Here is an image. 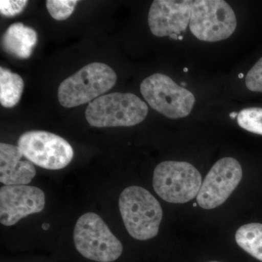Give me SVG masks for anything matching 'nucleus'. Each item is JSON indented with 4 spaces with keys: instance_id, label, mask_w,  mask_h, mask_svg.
Instances as JSON below:
<instances>
[{
    "instance_id": "b1692460",
    "label": "nucleus",
    "mask_w": 262,
    "mask_h": 262,
    "mask_svg": "<svg viewBox=\"0 0 262 262\" xmlns=\"http://www.w3.org/2000/svg\"><path fill=\"white\" fill-rule=\"evenodd\" d=\"M210 262H219V261H210Z\"/></svg>"
},
{
    "instance_id": "a211bd4d",
    "label": "nucleus",
    "mask_w": 262,
    "mask_h": 262,
    "mask_svg": "<svg viewBox=\"0 0 262 262\" xmlns=\"http://www.w3.org/2000/svg\"><path fill=\"white\" fill-rule=\"evenodd\" d=\"M246 84L250 91L262 93V57L248 72Z\"/></svg>"
},
{
    "instance_id": "20e7f679",
    "label": "nucleus",
    "mask_w": 262,
    "mask_h": 262,
    "mask_svg": "<svg viewBox=\"0 0 262 262\" xmlns=\"http://www.w3.org/2000/svg\"><path fill=\"white\" fill-rule=\"evenodd\" d=\"M75 247L86 258L98 262L115 261L121 256L122 245L99 215H81L74 229Z\"/></svg>"
},
{
    "instance_id": "423d86ee",
    "label": "nucleus",
    "mask_w": 262,
    "mask_h": 262,
    "mask_svg": "<svg viewBox=\"0 0 262 262\" xmlns=\"http://www.w3.org/2000/svg\"><path fill=\"white\" fill-rule=\"evenodd\" d=\"M140 90L151 108L170 119L187 117L195 102L190 91L163 74H154L146 78L141 82Z\"/></svg>"
},
{
    "instance_id": "39448f33",
    "label": "nucleus",
    "mask_w": 262,
    "mask_h": 262,
    "mask_svg": "<svg viewBox=\"0 0 262 262\" xmlns=\"http://www.w3.org/2000/svg\"><path fill=\"white\" fill-rule=\"evenodd\" d=\"M201 173L187 162L165 161L155 169L153 187L163 201L188 203L198 196L202 185Z\"/></svg>"
},
{
    "instance_id": "0eeeda50",
    "label": "nucleus",
    "mask_w": 262,
    "mask_h": 262,
    "mask_svg": "<svg viewBox=\"0 0 262 262\" xmlns=\"http://www.w3.org/2000/svg\"><path fill=\"white\" fill-rule=\"evenodd\" d=\"M237 27V19L228 3L223 0L193 1L191 32L205 42H218L230 37Z\"/></svg>"
},
{
    "instance_id": "6ab92c4d",
    "label": "nucleus",
    "mask_w": 262,
    "mask_h": 262,
    "mask_svg": "<svg viewBox=\"0 0 262 262\" xmlns=\"http://www.w3.org/2000/svg\"><path fill=\"white\" fill-rule=\"evenodd\" d=\"M28 1L26 0H1L0 1V12L6 17H13L21 13L27 5Z\"/></svg>"
},
{
    "instance_id": "aec40b11",
    "label": "nucleus",
    "mask_w": 262,
    "mask_h": 262,
    "mask_svg": "<svg viewBox=\"0 0 262 262\" xmlns=\"http://www.w3.org/2000/svg\"><path fill=\"white\" fill-rule=\"evenodd\" d=\"M229 116L232 117V118H236L237 116H238V113H230V115H229Z\"/></svg>"
},
{
    "instance_id": "9d476101",
    "label": "nucleus",
    "mask_w": 262,
    "mask_h": 262,
    "mask_svg": "<svg viewBox=\"0 0 262 262\" xmlns=\"http://www.w3.org/2000/svg\"><path fill=\"white\" fill-rule=\"evenodd\" d=\"M42 189L28 185L3 186L0 189V222L10 227L18 221L44 209Z\"/></svg>"
},
{
    "instance_id": "dca6fc26",
    "label": "nucleus",
    "mask_w": 262,
    "mask_h": 262,
    "mask_svg": "<svg viewBox=\"0 0 262 262\" xmlns=\"http://www.w3.org/2000/svg\"><path fill=\"white\" fill-rule=\"evenodd\" d=\"M237 123L245 130L262 135V108H247L238 113Z\"/></svg>"
},
{
    "instance_id": "412c9836",
    "label": "nucleus",
    "mask_w": 262,
    "mask_h": 262,
    "mask_svg": "<svg viewBox=\"0 0 262 262\" xmlns=\"http://www.w3.org/2000/svg\"><path fill=\"white\" fill-rule=\"evenodd\" d=\"M179 40H182L183 37L182 35L179 36Z\"/></svg>"
},
{
    "instance_id": "9b49d317",
    "label": "nucleus",
    "mask_w": 262,
    "mask_h": 262,
    "mask_svg": "<svg viewBox=\"0 0 262 262\" xmlns=\"http://www.w3.org/2000/svg\"><path fill=\"white\" fill-rule=\"evenodd\" d=\"M193 1L156 0L150 7L148 24L157 37L181 35L190 22Z\"/></svg>"
},
{
    "instance_id": "4468645a",
    "label": "nucleus",
    "mask_w": 262,
    "mask_h": 262,
    "mask_svg": "<svg viewBox=\"0 0 262 262\" xmlns=\"http://www.w3.org/2000/svg\"><path fill=\"white\" fill-rule=\"evenodd\" d=\"M23 79L8 69L0 68V103L5 108H12L19 102L23 93Z\"/></svg>"
},
{
    "instance_id": "f257e3e1",
    "label": "nucleus",
    "mask_w": 262,
    "mask_h": 262,
    "mask_svg": "<svg viewBox=\"0 0 262 262\" xmlns=\"http://www.w3.org/2000/svg\"><path fill=\"white\" fill-rule=\"evenodd\" d=\"M119 208L124 225L131 237L147 241L158 235L163 219V210L152 194L139 186L122 191Z\"/></svg>"
},
{
    "instance_id": "7ed1b4c3",
    "label": "nucleus",
    "mask_w": 262,
    "mask_h": 262,
    "mask_svg": "<svg viewBox=\"0 0 262 262\" xmlns=\"http://www.w3.org/2000/svg\"><path fill=\"white\" fill-rule=\"evenodd\" d=\"M116 82V73L111 67L94 62L61 82L58 88V101L67 108L80 106L107 92Z\"/></svg>"
},
{
    "instance_id": "2eb2a0df",
    "label": "nucleus",
    "mask_w": 262,
    "mask_h": 262,
    "mask_svg": "<svg viewBox=\"0 0 262 262\" xmlns=\"http://www.w3.org/2000/svg\"><path fill=\"white\" fill-rule=\"evenodd\" d=\"M237 245L248 253L262 261V225L248 224L237 229L235 234Z\"/></svg>"
},
{
    "instance_id": "f8f14e48",
    "label": "nucleus",
    "mask_w": 262,
    "mask_h": 262,
    "mask_svg": "<svg viewBox=\"0 0 262 262\" xmlns=\"http://www.w3.org/2000/svg\"><path fill=\"white\" fill-rule=\"evenodd\" d=\"M18 146L0 144V182L5 186L27 185L36 176L34 164Z\"/></svg>"
},
{
    "instance_id": "5701e85b",
    "label": "nucleus",
    "mask_w": 262,
    "mask_h": 262,
    "mask_svg": "<svg viewBox=\"0 0 262 262\" xmlns=\"http://www.w3.org/2000/svg\"><path fill=\"white\" fill-rule=\"evenodd\" d=\"M184 72H187L188 69L187 68H185V69H184Z\"/></svg>"
},
{
    "instance_id": "4be33fe9",
    "label": "nucleus",
    "mask_w": 262,
    "mask_h": 262,
    "mask_svg": "<svg viewBox=\"0 0 262 262\" xmlns=\"http://www.w3.org/2000/svg\"><path fill=\"white\" fill-rule=\"evenodd\" d=\"M243 77H244V75H243V74H241V75H239V78H242Z\"/></svg>"
},
{
    "instance_id": "1a4fd4ad",
    "label": "nucleus",
    "mask_w": 262,
    "mask_h": 262,
    "mask_svg": "<svg viewBox=\"0 0 262 262\" xmlns=\"http://www.w3.org/2000/svg\"><path fill=\"white\" fill-rule=\"evenodd\" d=\"M243 170L241 164L232 158L216 162L202 183L196 202L203 209L211 210L223 204L241 182Z\"/></svg>"
},
{
    "instance_id": "f3484780",
    "label": "nucleus",
    "mask_w": 262,
    "mask_h": 262,
    "mask_svg": "<svg viewBox=\"0 0 262 262\" xmlns=\"http://www.w3.org/2000/svg\"><path fill=\"white\" fill-rule=\"evenodd\" d=\"M78 1L73 0H48L46 8L52 18L56 20H67L73 13Z\"/></svg>"
},
{
    "instance_id": "ddd939ff",
    "label": "nucleus",
    "mask_w": 262,
    "mask_h": 262,
    "mask_svg": "<svg viewBox=\"0 0 262 262\" xmlns=\"http://www.w3.org/2000/svg\"><path fill=\"white\" fill-rule=\"evenodd\" d=\"M37 32L22 23L10 25L3 34V48L8 54L27 59L32 56L37 43Z\"/></svg>"
},
{
    "instance_id": "6e6552de",
    "label": "nucleus",
    "mask_w": 262,
    "mask_h": 262,
    "mask_svg": "<svg viewBox=\"0 0 262 262\" xmlns=\"http://www.w3.org/2000/svg\"><path fill=\"white\" fill-rule=\"evenodd\" d=\"M18 146L27 159L34 165L48 170L64 168L74 158V150L61 136L42 130L24 133Z\"/></svg>"
},
{
    "instance_id": "f03ea898",
    "label": "nucleus",
    "mask_w": 262,
    "mask_h": 262,
    "mask_svg": "<svg viewBox=\"0 0 262 262\" xmlns=\"http://www.w3.org/2000/svg\"><path fill=\"white\" fill-rule=\"evenodd\" d=\"M148 106L133 94L112 93L103 95L89 103L85 117L91 126L130 127L146 118Z\"/></svg>"
}]
</instances>
